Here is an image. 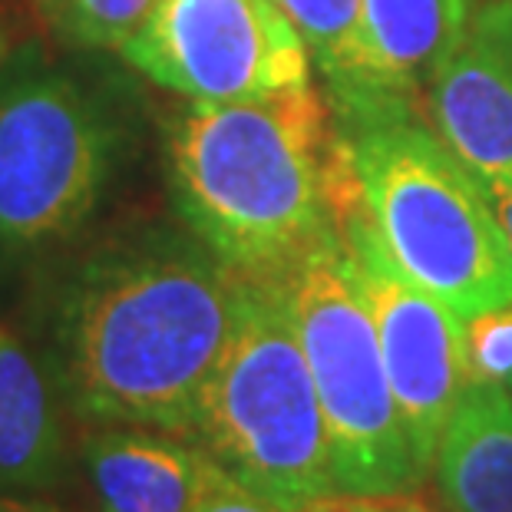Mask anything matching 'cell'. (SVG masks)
<instances>
[{"label":"cell","instance_id":"cell-1","mask_svg":"<svg viewBox=\"0 0 512 512\" xmlns=\"http://www.w3.org/2000/svg\"><path fill=\"white\" fill-rule=\"evenodd\" d=\"M238 294L242 278L185 225L129 228L50 271L37 351L83 427L189 437Z\"/></svg>","mask_w":512,"mask_h":512},{"label":"cell","instance_id":"cell-2","mask_svg":"<svg viewBox=\"0 0 512 512\" xmlns=\"http://www.w3.org/2000/svg\"><path fill=\"white\" fill-rule=\"evenodd\" d=\"M334 146L314 83L265 100H189L166 129L172 205L238 278L275 285L337 228Z\"/></svg>","mask_w":512,"mask_h":512},{"label":"cell","instance_id":"cell-3","mask_svg":"<svg viewBox=\"0 0 512 512\" xmlns=\"http://www.w3.org/2000/svg\"><path fill=\"white\" fill-rule=\"evenodd\" d=\"M334 110L357 195L390 261L463 321L512 304V252L486 185L413 100L377 96Z\"/></svg>","mask_w":512,"mask_h":512},{"label":"cell","instance_id":"cell-4","mask_svg":"<svg viewBox=\"0 0 512 512\" xmlns=\"http://www.w3.org/2000/svg\"><path fill=\"white\" fill-rule=\"evenodd\" d=\"M119 156L110 100L20 43L0 76V278L57 268L100 215Z\"/></svg>","mask_w":512,"mask_h":512},{"label":"cell","instance_id":"cell-5","mask_svg":"<svg viewBox=\"0 0 512 512\" xmlns=\"http://www.w3.org/2000/svg\"><path fill=\"white\" fill-rule=\"evenodd\" d=\"M189 440L285 509L337 493L318 387L275 288L242 278L235 331L205 384Z\"/></svg>","mask_w":512,"mask_h":512},{"label":"cell","instance_id":"cell-6","mask_svg":"<svg viewBox=\"0 0 512 512\" xmlns=\"http://www.w3.org/2000/svg\"><path fill=\"white\" fill-rule=\"evenodd\" d=\"M275 294L308 357L331 440L337 493H403L427 486L390 387L377 328L341 232L304 255Z\"/></svg>","mask_w":512,"mask_h":512},{"label":"cell","instance_id":"cell-7","mask_svg":"<svg viewBox=\"0 0 512 512\" xmlns=\"http://www.w3.org/2000/svg\"><path fill=\"white\" fill-rule=\"evenodd\" d=\"M331 199L337 232L344 238L354 281L374 318L380 354H384L413 453L433 476L443 427L473 380L470 357H466V321L390 261L357 195L354 169L341 136L334 149Z\"/></svg>","mask_w":512,"mask_h":512},{"label":"cell","instance_id":"cell-8","mask_svg":"<svg viewBox=\"0 0 512 512\" xmlns=\"http://www.w3.org/2000/svg\"><path fill=\"white\" fill-rule=\"evenodd\" d=\"M192 103L265 100L311 86V50L275 0H159L119 53Z\"/></svg>","mask_w":512,"mask_h":512},{"label":"cell","instance_id":"cell-9","mask_svg":"<svg viewBox=\"0 0 512 512\" xmlns=\"http://www.w3.org/2000/svg\"><path fill=\"white\" fill-rule=\"evenodd\" d=\"M443 143L479 179L512 172V0L479 7L466 37L427 90Z\"/></svg>","mask_w":512,"mask_h":512},{"label":"cell","instance_id":"cell-10","mask_svg":"<svg viewBox=\"0 0 512 512\" xmlns=\"http://www.w3.org/2000/svg\"><path fill=\"white\" fill-rule=\"evenodd\" d=\"M76 456L96 512H192L222 470L189 437L146 427H86Z\"/></svg>","mask_w":512,"mask_h":512},{"label":"cell","instance_id":"cell-11","mask_svg":"<svg viewBox=\"0 0 512 512\" xmlns=\"http://www.w3.org/2000/svg\"><path fill=\"white\" fill-rule=\"evenodd\" d=\"M57 380L37 347L0 324V489L53 493L70 476Z\"/></svg>","mask_w":512,"mask_h":512},{"label":"cell","instance_id":"cell-12","mask_svg":"<svg viewBox=\"0 0 512 512\" xmlns=\"http://www.w3.org/2000/svg\"><path fill=\"white\" fill-rule=\"evenodd\" d=\"M473 0H364V76L351 100H417L470 30Z\"/></svg>","mask_w":512,"mask_h":512},{"label":"cell","instance_id":"cell-13","mask_svg":"<svg viewBox=\"0 0 512 512\" xmlns=\"http://www.w3.org/2000/svg\"><path fill=\"white\" fill-rule=\"evenodd\" d=\"M446 512H512V394L470 380L443 427L433 460Z\"/></svg>","mask_w":512,"mask_h":512},{"label":"cell","instance_id":"cell-14","mask_svg":"<svg viewBox=\"0 0 512 512\" xmlns=\"http://www.w3.org/2000/svg\"><path fill=\"white\" fill-rule=\"evenodd\" d=\"M304 37L331 86V103L351 100L364 76V0H275Z\"/></svg>","mask_w":512,"mask_h":512},{"label":"cell","instance_id":"cell-15","mask_svg":"<svg viewBox=\"0 0 512 512\" xmlns=\"http://www.w3.org/2000/svg\"><path fill=\"white\" fill-rule=\"evenodd\" d=\"M159 0H30L40 30L60 50L123 53Z\"/></svg>","mask_w":512,"mask_h":512},{"label":"cell","instance_id":"cell-16","mask_svg":"<svg viewBox=\"0 0 512 512\" xmlns=\"http://www.w3.org/2000/svg\"><path fill=\"white\" fill-rule=\"evenodd\" d=\"M470 377L489 380L512 394V304L466 318Z\"/></svg>","mask_w":512,"mask_h":512},{"label":"cell","instance_id":"cell-17","mask_svg":"<svg viewBox=\"0 0 512 512\" xmlns=\"http://www.w3.org/2000/svg\"><path fill=\"white\" fill-rule=\"evenodd\" d=\"M301 512H446L440 499L433 503L427 486L403 489V493H328Z\"/></svg>","mask_w":512,"mask_h":512},{"label":"cell","instance_id":"cell-18","mask_svg":"<svg viewBox=\"0 0 512 512\" xmlns=\"http://www.w3.org/2000/svg\"><path fill=\"white\" fill-rule=\"evenodd\" d=\"M192 512H301V509H285L271 499L258 496L255 489L242 486L238 479H232L225 470L212 479V486L205 489V496L199 499V506Z\"/></svg>","mask_w":512,"mask_h":512},{"label":"cell","instance_id":"cell-19","mask_svg":"<svg viewBox=\"0 0 512 512\" xmlns=\"http://www.w3.org/2000/svg\"><path fill=\"white\" fill-rule=\"evenodd\" d=\"M486 195L496 209V219L503 225V235L509 242V252H512V172L509 176H499V179H486Z\"/></svg>","mask_w":512,"mask_h":512},{"label":"cell","instance_id":"cell-20","mask_svg":"<svg viewBox=\"0 0 512 512\" xmlns=\"http://www.w3.org/2000/svg\"><path fill=\"white\" fill-rule=\"evenodd\" d=\"M17 47V17L10 10V0H0V76H4L7 63L14 60Z\"/></svg>","mask_w":512,"mask_h":512},{"label":"cell","instance_id":"cell-21","mask_svg":"<svg viewBox=\"0 0 512 512\" xmlns=\"http://www.w3.org/2000/svg\"><path fill=\"white\" fill-rule=\"evenodd\" d=\"M0 512H60V509L37 499V493H7V489H0Z\"/></svg>","mask_w":512,"mask_h":512}]
</instances>
